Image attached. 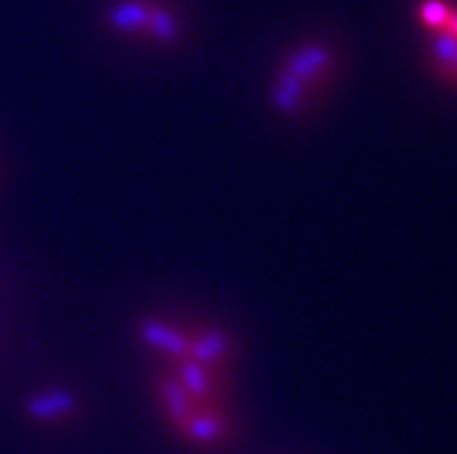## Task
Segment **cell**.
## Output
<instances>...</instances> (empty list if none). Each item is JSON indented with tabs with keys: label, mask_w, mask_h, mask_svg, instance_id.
<instances>
[{
	"label": "cell",
	"mask_w": 457,
	"mask_h": 454,
	"mask_svg": "<svg viewBox=\"0 0 457 454\" xmlns=\"http://www.w3.org/2000/svg\"><path fill=\"white\" fill-rule=\"evenodd\" d=\"M181 432L188 438H193V441H197V443H214V441H219V438L223 436L226 426H223V422H220L216 415L193 413L191 417L184 422Z\"/></svg>",
	"instance_id": "obj_2"
},
{
	"label": "cell",
	"mask_w": 457,
	"mask_h": 454,
	"mask_svg": "<svg viewBox=\"0 0 457 454\" xmlns=\"http://www.w3.org/2000/svg\"><path fill=\"white\" fill-rule=\"evenodd\" d=\"M149 30L156 40L161 42H174L177 40V33H179V26H177V19H174L172 12L162 10V7H154L151 10V19H149Z\"/></svg>",
	"instance_id": "obj_3"
},
{
	"label": "cell",
	"mask_w": 457,
	"mask_h": 454,
	"mask_svg": "<svg viewBox=\"0 0 457 454\" xmlns=\"http://www.w3.org/2000/svg\"><path fill=\"white\" fill-rule=\"evenodd\" d=\"M151 10L154 7L142 3V0H121V3H116V5L110 7L107 19H110V23L116 30L133 33V30L149 29Z\"/></svg>",
	"instance_id": "obj_1"
},
{
	"label": "cell",
	"mask_w": 457,
	"mask_h": 454,
	"mask_svg": "<svg viewBox=\"0 0 457 454\" xmlns=\"http://www.w3.org/2000/svg\"><path fill=\"white\" fill-rule=\"evenodd\" d=\"M453 12L455 10H453L451 5H446V3H441V0H425L418 14H420V21H423L425 26H429V29L446 30Z\"/></svg>",
	"instance_id": "obj_4"
}]
</instances>
